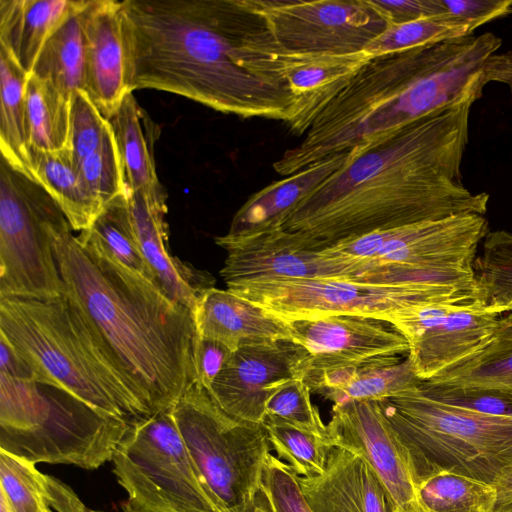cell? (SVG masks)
Masks as SVG:
<instances>
[{"mask_svg":"<svg viewBox=\"0 0 512 512\" xmlns=\"http://www.w3.org/2000/svg\"><path fill=\"white\" fill-rule=\"evenodd\" d=\"M473 104L437 111L348 156L294 207L282 228L322 250L377 230L485 215L489 194L470 191L461 174Z\"/></svg>","mask_w":512,"mask_h":512,"instance_id":"cell-1","label":"cell"},{"mask_svg":"<svg viewBox=\"0 0 512 512\" xmlns=\"http://www.w3.org/2000/svg\"><path fill=\"white\" fill-rule=\"evenodd\" d=\"M492 32L373 57L273 164L290 176L331 156L353 157L437 111L480 99L490 82L512 94V51Z\"/></svg>","mask_w":512,"mask_h":512,"instance_id":"cell-2","label":"cell"},{"mask_svg":"<svg viewBox=\"0 0 512 512\" xmlns=\"http://www.w3.org/2000/svg\"><path fill=\"white\" fill-rule=\"evenodd\" d=\"M120 2L130 92L166 91L241 118L291 122L290 89L239 61L254 18L244 0Z\"/></svg>","mask_w":512,"mask_h":512,"instance_id":"cell-3","label":"cell"},{"mask_svg":"<svg viewBox=\"0 0 512 512\" xmlns=\"http://www.w3.org/2000/svg\"><path fill=\"white\" fill-rule=\"evenodd\" d=\"M54 241L64 292L155 414L168 411L197 383L193 311L114 261L87 231Z\"/></svg>","mask_w":512,"mask_h":512,"instance_id":"cell-4","label":"cell"},{"mask_svg":"<svg viewBox=\"0 0 512 512\" xmlns=\"http://www.w3.org/2000/svg\"><path fill=\"white\" fill-rule=\"evenodd\" d=\"M0 335L37 383L59 389L107 416L132 421L151 415L64 294L51 299L0 296Z\"/></svg>","mask_w":512,"mask_h":512,"instance_id":"cell-5","label":"cell"},{"mask_svg":"<svg viewBox=\"0 0 512 512\" xmlns=\"http://www.w3.org/2000/svg\"><path fill=\"white\" fill-rule=\"evenodd\" d=\"M489 233L484 215L460 214L377 230L321 252L342 279L378 285H477L474 261Z\"/></svg>","mask_w":512,"mask_h":512,"instance_id":"cell-6","label":"cell"},{"mask_svg":"<svg viewBox=\"0 0 512 512\" xmlns=\"http://www.w3.org/2000/svg\"><path fill=\"white\" fill-rule=\"evenodd\" d=\"M417 387L379 401L407 451L415 486L443 471L492 485L512 467L511 417L446 405Z\"/></svg>","mask_w":512,"mask_h":512,"instance_id":"cell-7","label":"cell"},{"mask_svg":"<svg viewBox=\"0 0 512 512\" xmlns=\"http://www.w3.org/2000/svg\"><path fill=\"white\" fill-rule=\"evenodd\" d=\"M172 416L206 490L220 512H233L260 492L272 449L263 423L225 412L195 383L173 406Z\"/></svg>","mask_w":512,"mask_h":512,"instance_id":"cell-8","label":"cell"},{"mask_svg":"<svg viewBox=\"0 0 512 512\" xmlns=\"http://www.w3.org/2000/svg\"><path fill=\"white\" fill-rule=\"evenodd\" d=\"M71 228L33 178L0 158V296L46 300L63 295L54 241Z\"/></svg>","mask_w":512,"mask_h":512,"instance_id":"cell-9","label":"cell"},{"mask_svg":"<svg viewBox=\"0 0 512 512\" xmlns=\"http://www.w3.org/2000/svg\"><path fill=\"white\" fill-rule=\"evenodd\" d=\"M111 461L128 503L140 512H220L171 410L130 421Z\"/></svg>","mask_w":512,"mask_h":512,"instance_id":"cell-10","label":"cell"},{"mask_svg":"<svg viewBox=\"0 0 512 512\" xmlns=\"http://www.w3.org/2000/svg\"><path fill=\"white\" fill-rule=\"evenodd\" d=\"M290 322L333 315L371 317L390 323L417 304L480 298L477 285H378L342 278L293 279L228 289Z\"/></svg>","mask_w":512,"mask_h":512,"instance_id":"cell-11","label":"cell"},{"mask_svg":"<svg viewBox=\"0 0 512 512\" xmlns=\"http://www.w3.org/2000/svg\"><path fill=\"white\" fill-rule=\"evenodd\" d=\"M43 394L18 421L0 426V451L31 463L97 469L111 461L130 421L104 415L59 389Z\"/></svg>","mask_w":512,"mask_h":512,"instance_id":"cell-12","label":"cell"},{"mask_svg":"<svg viewBox=\"0 0 512 512\" xmlns=\"http://www.w3.org/2000/svg\"><path fill=\"white\" fill-rule=\"evenodd\" d=\"M244 1L278 45L292 52H362L389 26L371 0Z\"/></svg>","mask_w":512,"mask_h":512,"instance_id":"cell-13","label":"cell"},{"mask_svg":"<svg viewBox=\"0 0 512 512\" xmlns=\"http://www.w3.org/2000/svg\"><path fill=\"white\" fill-rule=\"evenodd\" d=\"M510 307L479 298L417 304L390 324L406 339L417 377L427 381L481 350Z\"/></svg>","mask_w":512,"mask_h":512,"instance_id":"cell-14","label":"cell"},{"mask_svg":"<svg viewBox=\"0 0 512 512\" xmlns=\"http://www.w3.org/2000/svg\"><path fill=\"white\" fill-rule=\"evenodd\" d=\"M310 355L292 340L248 344L235 350L208 392L231 416L263 423L271 396L293 380H304Z\"/></svg>","mask_w":512,"mask_h":512,"instance_id":"cell-15","label":"cell"},{"mask_svg":"<svg viewBox=\"0 0 512 512\" xmlns=\"http://www.w3.org/2000/svg\"><path fill=\"white\" fill-rule=\"evenodd\" d=\"M372 58L366 51L352 54L288 51L267 31L258 42L254 71L290 89L295 114L288 127L302 136L327 103Z\"/></svg>","mask_w":512,"mask_h":512,"instance_id":"cell-16","label":"cell"},{"mask_svg":"<svg viewBox=\"0 0 512 512\" xmlns=\"http://www.w3.org/2000/svg\"><path fill=\"white\" fill-rule=\"evenodd\" d=\"M327 429L333 447L351 451L370 465L402 512L416 501L407 451L379 401L334 404Z\"/></svg>","mask_w":512,"mask_h":512,"instance_id":"cell-17","label":"cell"},{"mask_svg":"<svg viewBox=\"0 0 512 512\" xmlns=\"http://www.w3.org/2000/svg\"><path fill=\"white\" fill-rule=\"evenodd\" d=\"M227 251L220 271L227 289L293 279L341 278L338 267L320 250L308 247L283 228L215 239Z\"/></svg>","mask_w":512,"mask_h":512,"instance_id":"cell-18","label":"cell"},{"mask_svg":"<svg viewBox=\"0 0 512 512\" xmlns=\"http://www.w3.org/2000/svg\"><path fill=\"white\" fill-rule=\"evenodd\" d=\"M288 323L291 340L310 355L305 377L409 350L406 339L390 323L376 318L333 315Z\"/></svg>","mask_w":512,"mask_h":512,"instance_id":"cell-19","label":"cell"},{"mask_svg":"<svg viewBox=\"0 0 512 512\" xmlns=\"http://www.w3.org/2000/svg\"><path fill=\"white\" fill-rule=\"evenodd\" d=\"M85 90L108 119L129 91L121 2L90 0L84 14Z\"/></svg>","mask_w":512,"mask_h":512,"instance_id":"cell-20","label":"cell"},{"mask_svg":"<svg viewBox=\"0 0 512 512\" xmlns=\"http://www.w3.org/2000/svg\"><path fill=\"white\" fill-rule=\"evenodd\" d=\"M298 480L313 512H402L370 465L343 448L332 449L321 474Z\"/></svg>","mask_w":512,"mask_h":512,"instance_id":"cell-21","label":"cell"},{"mask_svg":"<svg viewBox=\"0 0 512 512\" xmlns=\"http://www.w3.org/2000/svg\"><path fill=\"white\" fill-rule=\"evenodd\" d=\"M128 193V205L142 254L158 287L173 301L194 311L210 277L171 255L168 247L167 197Z\"/></svg>","mask_w":512,"mask_h":512,"instance_id":"cell-22","label":"cell"},{"mask_svg":"<svg viewBox=\"0 0 512 512\" xmlns=\"http://www.w3.org/2000/svg\"><path fill=\"white\" fill-rule=\"evenodd\" d=\"M193 315L199 337L219 341L233 352L243 345L291 340L288 322L228 289H205Z\"/></svg>","mask_w":512,"mask_h":512,"instance_id":"cell-23","label":"cell"},{"mask_svg":"<svg viewBox=\"0 0 512 512\" xmlns=\"http://www.w3.org/2000/svg\"><path fill=\"white\" fill-rule=\"evenodd\" d=\"M347 157V153L331 156L253 194L234 215L227 234L241 236L282 228L294 207L338 171Z\"/></svg>","mask_w":512,"mask_h":512,"instance_id":"cell-24","label":"cell"},{"mask_svg":"<svg viewBox=\"0 0 512 512\" xmlns=\"http://www.w3.org/2000/svg\"><path fill=\"white\" fill-rule=\"evenodd\" d=\"M89 0H0V47L28 74L47 40Z\"/></svg>","mask_w":512,"mask_h":512,"instance_id":"cell-25","label":"cell"},{"mask_svg":"<svg viewBox=\"0 0 512 512\" xmlns=\"http://www.w3.org/2000/svg\"><path fill=\"white\" fill-rule=\"evenodd\" d=\"M420 380L407 356L383 357L309 376L306 383L334 404L382 401L417 387Z\"/></svg>","mask_w":512,"mask_h":512,"instance_id":"cell-26","label":"cell"},{"mask_svg":"<svg viewBox=\"0 0 512 512\" xmlns=\"http://www.w3.org/2000/svg\"><path fill=\"white\" fill-rule=\"evenodd\" d=\"M107 120L118 146L127 191L167 197L154 161V143L159 127L139 106L132 93L126 95Z\"/></svg>","mask_w":512,"mask_h":512,"instance_id":"cell-27","label":"cell"},{"mask_svg":"<svg viewBox=\"0 0 512 512\" xmlns=\"http://www.w3.org/2000/svg\"><path fill=\"white\" fill-rule=\"evenodd\" d=\"M33 179L59 205L71 228L89 229L105 205L90 189L69 148L55 152H31Z\"/></svg>","mask_w":512,"mask_h":512,"instance_id":"cell-28","label":"cell"},{"mask_svg":"<svg viewBox=\"0 0 512 512\" xmlns=\"http://www.w3.org/2000/svg\"><path fill=\"white\" fill-rule=\"evenodd\" d=\"M427 381L449 387L493 389L512 396V312L500 317L493 336L481 350Z\"/></svg>","mask_w":512,"mask_h":512,"instance_id":"cell-29","label":"cell"},{"mask_svg":"<svg viewBox=\"0 0 512 512\" xmlns=\"http://www.w3.org/2000/svg\"><path fill=\"white\" fill-rule=\"evenodd\" d=\"M28 74L0 47V151L16 170L32 176L26 113Z\"/></svg>","mask_w":512,"mask_h":512,"instance_id":"cell-30","label":"cell"},{"mask_svg":"<svg viewBox=\"0 0 512 512\" xmlns=\"http://www.w3.org/2000/svg\"><path fill=\"white\" fill-rule=\"evenodd\" d=\"M86 7L73 14L47 40L31 73L52 83L69 100L75 91L85 90Z\"/></svg>","mask_w":512,"mask_h":512,"instance_id":"cell-31","label":"cell"},{"mask_svg":"<svg viewBox=\"0 0 512 512\" xmlns=\"http://www.w3.org/2000/svg\"><path fill=\"white\" fill-rule=\"evenodd\" d=\"M71 100L47 80L30 74L26 84V113L31 152L69 148Z\"/></svg>","mask_w":512,"mask_h":512,"instance_id":"cell-32","label":"cell"},{"mask_svg":"<svg viewBox=\"0 0 512 512\" xmlns=\"http://www.w3.org/2000/svg\"><path fill=\"white\" fill-rule=\"evenodd\" d=\"M493 485L452 472H438L416 485V501L428 512H491Z\"/></svg>","mask_w":512,"mask_h":512,"instance_id":"cell-33","label":"cell"},{"mask_svg":"<svg viewBox=\"0 0 512 512\" xmlns=\"http://www.w3.org/2000/svg\"><path fill=\"white\" fill-rule=\"evenodd\" d=\"M87 231L114 261L157 285L134 230L128 193L110 201Z\"/></svg>","mask_w":512,"mask_h":512,"instance_id":"cell-34","label":"cell"},{"mask_svg":"<svg viewBox=\"0 0 512 512\" xmlns=\"http://www.w3.org/2000/svg\"><path fill=\"white\" fill-rule=\"evenodd\" d=\"M263 424L275 456L290 466L298 476H315L325 470L334 448L328 434L278 421L265 420Z\"/></svg>","mask_w":512,"mask_h":512,"instance_id":"cell-35","label":"cell"},{"mask_svg":"<svg viewBox=\"0 0 512 512\" xmlns=\"http://www.w3.org/2000/svg\"><path fill=\"white\" fill-rule=\"evenodd\" d=\"M467 35V27L446 13L389 25L367 45L365 51L372 57H378Z\"/></svg>","mask_w":512,"mask_h":512,"instance_id":"cell-36","label":"cell"},{"mask_svg":"<svg viewBox=\"0 0 512 512\" xmlns=\"http://www.w3.org/2000/svg\"><path fill=\"white\" fill-rule=\"evenodd\" d=\"M474 273L481 298L512 312V233L489 231L482 254L475 258Z\"/></svg>","mask_w":512,"mask_h":512,"instance_id":"cell-37","label":"cell"},{"mask_svg":"<svg viewBox=\"0 0 512 512\" xmlns=\"http://www.w3.org/2000/svg\"><path fill=\"white\" fill-rule=\"evenodd\" d=\"M46 476L34 463L0 451V497L11 512H50Z\"/></svg>","mask_w":512,"mask_h":512,"instance_id":"cell-38","label":"cell"},{"mask_svg":"<svg viewBox=\"0 0 512 512\" xmlns=\"http://www.w3.org/2000/svg\"><path fill=\"white\" fill-rule=\"evenodd\" d=\"M77 167L90 189L105 206L127 193L124 170L110 124L99 147Z\"/></svg>","mask_w":512,"mask_h":512,"instance_id":"cell-39","label":"cell"},{"mask_svg":"<svg viewBox=\"0 0 512 512\" xmlns=\"http://www.w3.org/2000/svg\"><path fill=\"white\" fill-rule=\"evenodd\" d=\"M310 394L311 390L304 380L286 383L268 400L265 420L328 434L327 424L323 422L318 408L312 404Z\"/></svg>","mask_w":512,"mask_h":512,"instance_id":"cell-40","label":"cell"},{"mask_svg":"<svg viewBox=\"0 0 512 512\" xmlns=\"http://www.w3.org/2000/svg\"><path fill=\"white\" fill-rule=\"evenodd\" d=\"M418 390L426 397L477 413L511 417L512 396L493 389L449 387L422 381Z\"/></svg>","mask_w":512,"mask_h":512,"instance_id":"cell-41","label":"cell"},{"mask_svg":"<svg viewBox=\"0 0 512 512\" xmlns=\"http://www.w3.org/2000/svg\"><path fill=\"white\" fill-rule=\"evenodd\" d=\"M261 491L271 512H313L301 490L298 475L272 452L265 461Z\"/></svg>","mask_w":512,"mask_h":512,"instance_id":"cell-42","label":"cell"},{"mask_svg":"<svg viewBox=\"0 0 512 512\" xmlns=\"http://www.w3.org/2000/svg\"><path fill=\"white\" fill-rule=\"evenodd\" d=\"M447 13L467 27L468 34L512 13V0H442Z\"/></svg>","mask_w":512,"mask_h":512,"instance_id":"cell-43","label":"cell"},{"mask_svg":"<svg viewBox=\"0 0 512 512\" xmlns=\"http://www.w3.org/2000/svg\"><path fill=\"white\" fill-rule=\"evenodd\" d=\"M371 2L384 15L389 25L447 13L442 0H371Z\"/></svg>","mask_w":512,"mask_h":512,"instance_id":"cell-44","label":"cell"},{"mask_svg":"<svg viewBox=\"0 0 512 512\" xmlns=\"http://www.w3.org/2000/svg\"><path fill=\"white\" fill-rule=\"evenodd\" d=\"M232 353V350L219 341L199 337L195 351L197 383L209 390Z\"/></svg>","mask_w":512,"mask_h":512,"instance_id":"cell-45","label":"cell"},{"mask_svg":"<svg viewBox=\"0 0 512 512\" xmlns=\"http://www.w3.org/2000/svg\"><path fill=\"white\" fill-rule=\"evenodd\" d=\"M47 505L50 512H98L88 508L65 483L46 476Z\"/></svg>","mask_w":512,"mask_h":512,"instance_id":"cell-46","label":"cell"},{"mask_svg":"<svg viewBox=\"0 0 512 512\" xmlns=\"http://www.w3.org/2000/svg\"><path fill=\"white\" fill-rule=\"evenodd\" d=\"M0 373L23 380L35 381L30 367L12 345L0 335Z\"/></svg>","mask_w":512,"mask_h":512,"instance_id":"cell-47","label":"cell"},{"mask_svg":"<svg viewBox=\"0 0 512 512\" xmlns=\"http://www.w3.org/2000/svg\"><path fill=\"white\" fill-rule=\"evenodd\" d=\"M492 485L496 500L491 512H512V467L506 469Z\"/></svg>","mask_w":512,"mask_h":512,"instance_id":"cell-48","label":"cell"},{"mask_svg":"<svg viewBox=\"0 0 512 512\" xmlns=\"http://www.w3.org/2000/svg\"><path fill=\"white\" fill-rule=\"evenodd\" d=\"M233 512H271L268 501L264 493L261 491L255 498L242 508Z\"/></svg>","mask_w":512,"mask_h":512,"instance_id":"cell-49","label":"cell"},{"mask_svg":"<svg viewBox=\"0 0 512 512\" xmlns=\"http://www.w3.org/2000/svg\"><path fill=\"white\" fill-rule=\"evenodd\" d=\"M404 512H428L421 507L417 501H415L406 511Z\"/></svg>","mask_w":512,"mask_h":512,"instance_id":"cell-50","label":"cell"},{"mask_svg":"<svg viewBox=\"0 0 512 512\" xmlns=\"http://www.w3.org/2000/svg\"><path fill=\"white\" fill-rule=\"evenodd\" d=\"M0 512H11L5 500L0 497Z\"/></svg>","mask_w":512,"mask_h":512,"instance_id":"cell-51","label":"cell"},{"mask_svg":"<svg viewBox=\"0 0 512 512\" xmlns=\"http://www.w3.org/2000/svg\"><path fill=\"white\" fill-rule=\"evenodd\" d=\"M123 512H140V511H138L135 508H133L129 503H126L123 506Z\"/></svg>","mask_w":512,"mask_h":512,"instance_id":"cell-52","label":"cell"}]
</instances>
